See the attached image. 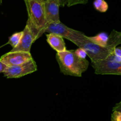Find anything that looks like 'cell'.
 Masks as SVG:
<instances>
[{"label":"cell","instance_id":"277c9868","mask_svg":"<svg viewBox=\"0 0 121 121\" xmlns=\"http://www.w3.org/2000/svg\"><path fill=\"white\" fill-rule=\"evenodd\" d=\"M45 32L60 36L63 38L71 41L76 45L86 37L83 33L68 27L61 21L57 23L47 24Z\"/></svg>","mask_w":121,"mask_h":121},{"label":"cell","instance_id":"ba28073f","mask_svg":"<svg viewBox=\"0 0 121 121\" xmlns=\"http://www.w3.org/2000/svg\"><path fill=\"white\" fill-rule=\"evenodd\" d=\"M60 6V0H46L44 2L45 17L47 24L60 22L59 17Z\"/></svg>","mask_w":121,"mask_h":121},{"label":"cell","instance_id":"5b68a950","mask_svg":"<svg viewBox=\"0 0 121 121\" xmlns=\"http://www.w3.org/2000/svg\"><path fill=\"white\" fill-rule=\"evenodd\" d=\"M91 65L96 74L121 75V62L112 59L109 56L104 60L92 62Z\"/></svg>","mask_w":121,"mask_h":121},{"label":"cell","instance_id":"2e32d148","mask_svg":"<svg viewBox=\"0 0 121 121\" xmlns=\"http://www.w3.org/2000/svg\"><path fill=\"white\" fill-rule=\"evenodd\" d=\"M74 53L76 54L77 56L79 57V58H83L85 59L86 58V56H87V53H86V51L83 49L81 48V47H79L77 49L74 50Z\"/></svg>","mask_w":121,"mask_h":121},{"label":"cell","instance_id":"9c48e42d","mask_svg":"<svg viewBox=\"0 0 121 121\" xmlns=\"http://www.w3.org/2000/svg\"><path fill=\"white\" fill-rule=\"evenodd\" d=\"M22 37L18 45L16 47L13 48L11 52L13 51H22V52H30L31 45L35 41V37L32 33L31 30L28 25L26 24V27L22 31Z\"/></svg>","mask_w":121,"mask_h":121},{"label":"cell","instance_id":"4fadbf2b","mask_svg":"<svg viewBox=\"0 0 121 121\" xmlns=\"http://www.w3.org/2000/svg\"><path fill=\"white\" fill-rule=\"evenodd\" d=\"M22 33H23L22 31V32H17V33H15L13 34H12L9 37V39H8V43L9 44L13 47V48L16 47L18 45L20 40H21V37H22Z\"/></svg>","mask_w":121,"mask_h":121},{"label":"cell","instance_id":"7c38bea8","mask_svg":"<svg viewBox=\"0 0 121 121\" xmlns=\"http://www.w3.org/2000/svg\"><path fill=\"white\" fill-rule=\"evenodd\" d=\"M88 38L90 40L99 46H103V47H107L109 40V35L106 33L102 32L95 36H88Z\"/></svg>","mask_w":121,"mask_h":121},{"label":"cell","instance_id":"ac0fdd59","mask_svg":"<svg viewBox=\"0 0 121 121\" xmlns=\"http://www.w3.org/2000/svg\"><path fill=\"white\" fill-rule=\"evenodd\" d=\"M113 53L115 55L121 58V47H116L113 50Z\"/></svg>","mask_w":121,"mask_h":121},{"label":"cell","instance_id":"7a4b0ae2","mask_svg":"<svg viewBox=\"0 0 121 121\" xmlns=\"http://www.w3.org/2000/svg\"><path fill=\"white\" fill-rule=\"evenodd\" d=\"M28 13L27 25L35 37V40L45 33L47 23L44 9V2L40 0H24Z\"/></svg>","mask_w":121,"mask_h":121},{"label":"cell","instance_id":"8fae6325","mask_svg":"<svg viewBox=\"0 0 121 121\" xmlns=\"http://www.w3.org/2000/svg\"><path fill=\"white\" fill-rule=\"evenodd\" d=\"M120 44H121V32L113 30L109 35L107 47L115 49Z\"/></svg>","mask_w":121,"mask_h":121},{"label":"cell","instance_id":"5bb4252c","mask_svg":"<svg viewBox=\"0 0 121 121\" xmlns=\"http://www.w3.org/2000/svg\"><path fill=\"white\" fill-rule=\"evenodd\" d=\"M93 6L97 11L105 13L108 9V4L105 0H95Z\"/></svg>","mask_w":121,"mask_h":121},{"label":"cell","instance_id":"44dd1931","mask_svg":"<svg viewBox=\"0 0 121 121\" xmlns=\"http://www.w3.org/2000/svg\"><path fill=\"white\" fill-rule=\"evenodd\" d=\"M46 1V0H44V2ZM60 6H62L64 7L65 6V5L67 4V0H60Z\"/></svg>","mask_w":121,"mask_h":121},{"label":"cell","instance_id":"603a6c76","mask_svg":"<svg viewBox=\"0 0 121 121\" xmlns=\"http://www.w3.org/2000/svg\"><path fill=\"white\" fill-rule=\"evenodd\" d=\"M41 1H42V2H44V0H40Z\"/></svg>","mask_w":121,"mask_h":121},{"label":"cell","instance_id":"30bf717a","mask_svg":"<svg viewBox=\"0 0 121 121\" xmlns=\"http://www.w3.org/2000/svg\"><path fill=\"white\" fill-rule=\"evenodd\" d=\"M46 37L48 43L53 49L57 51V52H63L66 51V44L62 37L53 33L47 34Z\"/></svg>","mask_w":121,"mask_h":121},{"label":"cell","instance_id":"3957f363","mask_svg":"<svg viewBox=\"0 0 121 121\" xmlns=\"http://www.w3.org/2000/svg\"><path fill=\"white\" fill-rule=\"evenodd\" d=\"M79 47L83 49L87 55L91 58L92 62H98L106 59L112 54L114 49L109 47H103L95 43L89 39L88 36L78 43L76 45Z\"/></svg>","mask_w":121,"mask_h":121},{"label":"cell","instance_id":"e0dca14e","mask_svg":"<svg viewBox=\"0 0 121 121\" xmlns=\"http://www.w3.org/2000/svg\"><path fill=\"white\" fill-rule=\"evenodd\" d=\"M111 121H121V113L113 111L111 115Z\"/></svg>","mask_w":121,"mask_h":121},{"label":"cell","instance_id":"7402d4cb","mask_svg":"<svg viewBox=\"0 0 121 121\" xmlns=\"http://www.w3.org/2000/svg\"><path fill=\"white\" fill-rule=\"evenodd\" d=\"M1 2H2V0H0V4H1Z\"/></svg>","mask_w":121,"mask_h":121},{"label":"cell","instance_id":"52a82bcc","mask_svg":"<svg viewBox=\"0 0 121 121\" xmlns=\"http://www.w3.org/2000/svg\"><path fill=\"white\" fill-rule=\"evenodd\" d=\"M33 59L30 52L22 51H13L3 55L0 58V61L7 66L19 65Z\"/></svg>","mask_w":121,"mask_h":121},{"label":"cell","instance_id":"6da1fadb","mask_svg":"<svg viewBox=\"0 0 121 121\" xmlns=\"http://www.w3.org/2000/svg\"><path fill=\"white\" fill-rule=\"evenodd\" d=\"M56 60L60 71L66 75L81 77L89 66V61L85 58H79L74 53V50H66L57 52Z\"/></svg>","mask_w":121,"mask_h":121},{"label":"cell","instance_id":"d6986e66","mask_svg":"<svg viewBox=\"0 0 121 121\" xmlns=\"http://www.w3.org/2000/svg\"><path fill=\"white\" fill-rule=\"evenodd\" d=\"M113 111H117L121 113V100L119 103H117L113 108Z\"/></svg>","mask_w":121,"mask_h":121},{"label":"cell","instance_id":"8992f818","mask_svg":"<svg viewBox=\"0 0 121 121\" xmlns=\"http://www.w3.org/2000/svg\"><path fill=\"white\" fill-rule=\"evenodd\" d=\"M37 70V65L32 59L27 62L19 65L7 66L3 72L5 77L8 78H20Z\"/></svg>","mask_w":121,"mask_h":121},{"label":"cell","instance_id":"ffe728a7","mask_svg":"<svg viewBox=\"0 0 121 121\" xmlns=\"http://www.w3.org/2000/svg\"><path fill=\"white\" fill-rule=\"evenodd\" d=\"M7 65H5V64H4L3 63H2L0 61V73L3 72L4 71V70H5L6 68H7Z\"/></svg>","mask_w":121,"mask_h":121},{"label":"cell","instance_id":"9a60e30c","mask_svg":"<svg viewBox=\"0 0 121 121\" xmlns=\"http://www.w3.org/2000/svg\"><path fill=\"white\" fill-rule=\"evenodd\" d=\"M88 2V0H67V5L68 7L77 4H85Z\"/></svg>","mask_w":121,"mask_h":121}]
</instances>
